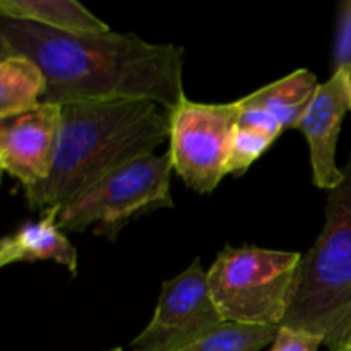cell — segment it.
Listing matches in <instances>:
<instances>
[{
  "label": "cell",
  "instance_id": "obj_16",
  "mask_svg": "<svg viewBox=\"0 0 351 351\" xmlns=\"http://www.w3.org/2000/svg\"><path fill=\"white\" fill-rule=\"evenodd\" d=\"M351 74V0L339 3L336 19L335 47H332V72Z\"/></svg>",
  "mask_w": 351,
  "mask_h": 351
},
{
  "label": "cell",
  "instance_id": "obj_12",
  "mask_svg": "<svg viewBox=\"0 0 351 351\" xmlns=\"http://www.w3.org/2000/svg\"><path fill=\"white\" fill-rule=\"evenodd\" d=\"M0 17L67 34L108 33L110 26L75 0H2Z\"/></svg>",
  "mask_w": 351,
  "mask_h": 351
},
{
  "label": "cell",
  "instance_id": "obj_19",
  "mask_svg": "<svg viewBox=\"0 0 351 351\" xmlns=\"http://www.w3.org/2000/svg\"><path fill=\"white\" fill-rule=\"evenodd\" d=\"M106 351H122V348H112V350H106Z\"/></svg>",
  "mask_w": 351,
  "mask_h": 351
},
{
  "label": "cell",
  "instance_id": "obj_11",
  "mask_svg": "<svg viewBox=\"0 0 351 351\" xmlns=\"http://www.w3.org/2000/svg\"><path fill=\"white\" fill-rule=\"evenodd\" d=\"M60 209L50 208L41 211L38 221H26L0 242V266L16 263L53 261L72 276H77V250L58 226Z\"/></svg>",
  "mask_w": 351,
  "mask_h": 351
},
{
  "label": "cell",
  "instance_id": "obj_17",
  "mask_svg": "<svg viewBox=\"0 0 351 351\" xmlns=\"http://www.w3.org/2000/svg\"><path fill=\"white\" fill-rule=\"evenodd\" d=\"M324 346L322 338L300 329L280 328L271 351H319Z\"/></svg>",
  "mask_w": 351,
  "mask_h": 351
},
{
  "label": "cell",
  "instance_id": "obj_10",
  "mask_svg": "<svg viewBox=\"0 0 351 351\" xmlns=\"http://www.w3.org/2000/svg\"><path fill=\"white\" fill-rule=\"evenodd\" d=\"M319 84L321 82L314 72L308 69H297L291 74L237 99V123L256 127L271 136L280 137L287 129H297L314 99Z\"/></svg>",
  "mask_w": 351,
  "mask_h": 351
},
{
  "label": "cell",
  "instance_id": "obj_7",
  "mask_svg": "<svg viewBox=\"0 0 351 351\" xmlns=\"http://www.w3.org/2000/svg\"><path fill=\"white\" fill-rule=\"evenodd\" d=\"M225 322L211 297L208 273L195 259L163 283L153 319L130 343L132 351H177Z\"/></svg>",
  "mask_w": 351,
  "mask_h": 351
},
{
  "label": "cell",
  "instance_id": "obj_3",
  "mask_svg": "<svg viewBox=\"0 0 351 351\" xmlns=\"http://www.w3.org/2000/svg\"><path fill=\"white\" fill-rule=\"evenodd\" d=\"M343 171L341 184L328 192L324 228L298 264L280 326L312 332L331 351L351 341V149Z\"/></svg>",
  "mask_w": 351,
  "mask_h": 351
},
{
  "label": "cell",
  "instance_id": "obj_1",
  "mask_svg": "<svg viewBox=\"0 0 351 351\" xmlns=\"http://www.w3.org/2000/svg\"><path fill=\"white\" fill-rule=\"evenodd\" d=\"M0 51L33 58L47 77L43 103L149 99L168 113L185 98L184 48L132 33L67 34L0 17Z\"/></svg>",
  "mask_w": 351,
  "mask_h": 351
},
{
  "label": "cell",
  "instance_id": "obj_4",
  "mask_svg": "<svg viewBox=\"0 0 351 351\" xmlns=\"http://www.w3.org/2000/svg\"><path fill=\"white\" fill-rule=\"evenodd\" d=\"M302 254L225 247L208 271L211 297L225 321L280 328Z\"/></svg>",
  "mask_w": 351,
  "mask_h": 351
},
{
  "label": "cell",
  "instance_id": "obj_13",
  "mask_svg": "<svg viewBox=\"0 0 351 351\" xmlns=\"http://www.w3.org/2000/svg\"><path fill=\"white\" fill-rule=\"evenodd\" d=\"M0 119L38 108L48 89L40 65L16 51H0Z\"/></svg>",
  "mask_w": 351,
  "mask_h": 351
},
{
  "label": "cell",
  "instance_id": "obj_2",
  "mask_svg": "<svg viewBox=\"0 0 351 351\" xmlns=\"http://www.w3.org/2000/svg\"><path fill=\"white\" fill-rule=\"evenodd\" d=\"M170 139V113L149 99H88L62 105L51 175L24 189L33 211L62 209L99 180Z\"/></svg>",
  "mask_w": 351,
  "mask_h": 351
},
{
  "label": "cell",
  "instance_id": "obj_18",
  "mask_svg": "<svg viewBox=\"0 0 351 351\" xmlns=\"http://www.w3.org/2000/svg\"><path fill=\"white\" fill-rule=\"evenodd\" d=\"M338 351H351V341L348 343V345L343 346V348H341V350H338Z\"/></svg>",
  "mask_w": 351,
  "mask_h": 351
},
{
  "label": "cell",
  "instance_id": "obj_5",
  "mask_svg": "<svg viewBox=\"0 0 351 351\" xmlns=\"http://www.w3.org/2000/svg\"><path fill=\"white\" fill-rule=\"evenodd\" d=\"M171 171L168 153L136 158L65 204L58 215V226L75 233L95 226V235L113 242L132 218L173 206Z\"/></svg>",
  "mask_w": 351,
  "mask_h": 351
},
{
  "label": "cell",
  "instance_id": "obj_6",
  "mask_svg": "<svg viewBox=\"0 0 351 351\" xmlns=\"http://www.w3.org/2000/svg\"><path fill=\"white\" fill-rule=\"evenodd\" d=\"M239 103H197L185 96L170 112L171 167L189 189L211 194L228 175Z\"/></svg>",
  "mask_w": 351,
  "mask_h": 351
},
{
  "label": "cell",
  "instance_id": "obj_14",
  "mask_svg": "<svg viewBox=\"0 0 351 351\" xmlns=\"http://www.w3.org/2000/svg\"><path fill=\"white\" fill-rule=\"evenodd\" d=\"M278 329L225 321L177 351H259L274 343Z\"/></svg>",
  "mask_w": 351,
  "mask_h": 351
},
{
  "label": "cell",
  "instance_id": "obj_8",
  "mask_svg": "<svg viewBox=\"0 0 351 351\" xmlns=\"http://www.w3.org/2000/svg\"><path fill=\"white\" fill-rule=\"evenodd\" d=\"M60 125L62 105L57 103L0 119V165L23 189L43 184L51 175Z\"/></svg>",
  "mask_w": 351,
  "mask_h": 351
},
{
  "label": "cell",
  "instance_id": "obj_15",
  "mask_svg": "<svg viewBox=\"0 0 351 351\" xmlns=\"http://www.w3.org/2000/svg\"><path fill=\"white\" fill-rule=\"evenodd\" d=\"M278 137L256 129V127H247L237 123L235 134L232 141V151H230L228 160V175L245 173L267 149L274 144Z\"/></svg>",
  "mask_w": 351,
  "mask_h": 351
},
{
  "label": "cell",
  "instance_id": "obj_9",
  "mask_svg": "<svg viewBox=\"0 0 351 351\" xmlns=\"http://www.w3.org/2000/svg\"><path fill=\"white\" fill-rule=\"evenodd\" d=\"M351 113V74L332 72L321 82L297 129L307 137L311 149L312 178L322 191H332L345 178L336 163V146L343 120Z\"/></svg>",
  "mask_w": 351,
  "mask_h": 351
}]
</instances>
